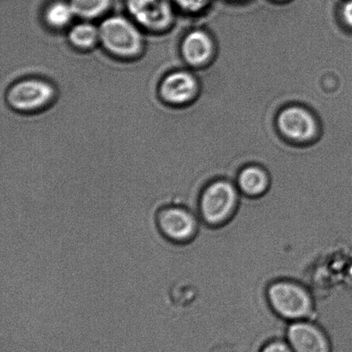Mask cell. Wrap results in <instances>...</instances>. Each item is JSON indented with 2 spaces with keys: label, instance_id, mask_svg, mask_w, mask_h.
Listing matches in <instances>:
<instances>
[{
  "label": "cell",
  "instance_id": "8",
  "mask_svg": "<svg viewBox=\"0 0 352 352\" xmlns=\"http://www.w3.org/2000/svg\"><path fill=\"white\" fill-rule=\"evenodd\" d=\"M279 129L291 139L305 141L316 133V122L305 110L292 107L286 109L278 116Z\"/></svg>",
  "mask_w": 352,
  "mask_h": 352
},
{
  "label": "cell",
  "instance_id": "7",
  "mask_svg": "<svg viewBox=\"0 0 352 352\" xmlns=\"http://www.w3.org/2000/svg\"><path fill=\"white\" fill-rule=\"evenodd\" d=\"M286 337L294 352H333L329 337L316 324L302 320L293 322Z\"/></svg>",
  "mask_w": 352,
  "mask_h": 352
},
{
  "label": "cell",
  "instance_id": "17",
  "mask_svg": "<svg viewBox=\"0 0 352 352\" xmlns=\"http://www.w3.org/2000/svg\"><path fill=\"white\" fill-rule=\"evenodd\" d=\"M342 16L348 25L352 27V0H348L342 7Z\"/></svg>",
  "mask_w": 352,
  "mask_h": 352
},
{
  "label": "cell",
  "instance_id": "11",
  "mask_svg": "<svg viewBox=\"0 0 352 352\" xmlns=\"http://www.w3.org/2000/svg\"><path fill=\"white\" fill-rule=\"evenodd\" d=\"M241 194L248 198H260L268 191L269 180L267 172L261 168L250 165L240 172L237 179Z\"/></svg>",
  "mask_w": 352,
  "mask_h": 352
},
{
  "label": "cell",
  "instance_id": "9",
  "mask_svg": "<svg viewBox=\"0 0 352 352\" xmlns=\"http://www.w3.org/2000/svg\"><path fill=\"white\" fill-rule=\"evenodd\" d=\"M197 90L195 79L188 72H171L163 79L160 85V94L167 103L182 105L195 96Z\"/></svg>",
  "mask_w": 352,
  "mask_h": 352
},
{
  "label": "cell",
  "instance_id": "6",
  "mask_svg": "<svg viewBox=\"0 0 352 352\" xmlns=\"http://www.w3.org/2000/svg\"><path fill=\"white\" fill-rule=\"evenodd\" d=\"M126 6L133 19L147 30H166L173 21L171 0H126Z\"/></svg>",
  "mask_w": 352,
  "mask_h": 352
},
{
  "label": "cell",
  "instance_id": "16",
  "mask_svg": "<svg viewBox=\"0 0 352 352\" xmlns=\"http://www.w3.org/2000/svg\"><path fill=\"white\" fill-rule=\"evenodd\" d=\"M260 352H294L288 342L280 340L269 341L261 347Z\"/></svg>",
  "mask_w": 352,
  "mask_h": 352
},
{
  "label": "cell",
  "instance_id": "12",
  "mask_svg": "<svg viewBox=\"0 0 352 352\" xmlns=\"http://www.w3.org/2000/svg\"><path fill=\"white\" fill-rule=\"evenodd\" d=\"M69 40L74 47L88 50L100 41L99 28L87 22L76 24L69 32Z\"/></svg>",
  "mask_w": 352,
  "mask_h": 352
},
{
  "label": "cell",
  "instance_id": "13",
  "mask_svg": "<svg viewBox=\"0 0 352 352\" xmlns=\"http://www.w3.org/2000/svg\"><path fill=\"white\" fill-rule=\"evenodd\" d=\"M74 16V10L69 1H54L45 10V20L48 25L56 29L67 26Z\"/></svg>",
  "mask_w": 352,
  "mask_h": 352
},
{
  "label": "cell",
  "instance_id": "2",
  "mask_svg": "<svg viewBox=\"0 0 352 352\" xmlns=\"http://www.w3.org/2000/svg\"><path fill=\"white\" fill-rule=\"evenodd\" d=\"M239 205V194L231 183L217 180L210 183L199 198L201 218L210 227L222 226L230 222Z\"/></svg>",
  "mask_w": 352,
  "mask_h": 352
},
{
  "label": "cell",
  "instance_id": "15",
  "mask_svg": "<svg viewBox=\"0 0 352 352\" xmlns=\"http://www.w3.org/2000/svg\"><path fill=\"white\" fill-rule=\"evenodd\" d=\"M182 10L188 12H197L205 8L210 0H173Z\"/></svg>",
  "mask_w": 352,
  "mask_h": 352
},
{
  "label": "cell",
  "instance_id": "10",
  "mask_svg": "<svg viewBox=\"0 0 352 352\" xmlns=\"http://www.w3.org/2000/svg\"><path fill=\"white\" fill-rule=\"evenodd\" d=\"M182 51L183 57L188 63L202 64L208 60L212 53V41L202 31H192L183 41Z\"/></svg>",
  "mask_w": 352,
  "mask_h": 352
},
{
  "label": "cell",
  "instance_id": "4",
  "mask_svg": "<svg viewBox=\"0 0 352 352\" xmlns=\"http://www.w3.org/2000/svg\"><path fill=\"white\" fill-rule=\"evenodd\" d=\"M155 223L165 240L179 246L192 242L198 236V220L184 206L172 203L162 206L156 213Z\"/></svg>",
  "mask_w": 352,
  "mask_h": 352
},
{
  "label": "cell",
  "instance_id": "14",
  "mask_svg": "<svg viewBox=\"0 0 352 352\" xmlns=\"http://www.w3.org/2000/svg\"><path fill=\"white\" fill-rule=\"evenodd\" d=\"M113 0H69L76 16L85 19L102 15L111 6Z\"/></svg>",
  "mask_w": 352,
  "mask_h": 352
},
{
  "label": "cell",
  "instance_id": "3",
  "mask_svg": "<svg viewBox=\"0 0 352 352\" xmlns=\"http://www.w3.org/2000/svg\"><path fill=\"white\" fill-rule=\"evenodd\" d=\"M99 32L103 46L117 56H136L142 50V36L139 29L126 17H108L99 27Z\"/></svg>",
  "mask_w": 352,
  "mask_h": 352
},
{
  "label": "cell",
  "instance_id": "1",
  "mask_svg": "<svg viewBox=\"0 0 352 352\" xmlns=\"http://www.w3.org/2000/svg\"><path fill=\"white\" fill-rule=\"evenodd\" d=\"M267 296L272 309L283 319L298 322L312 315L313 298L302 285L295 282H272L269 285Z\"/></svg>",
  "mask_w": 352,
  "mask_h": 352
},
{
  "label": "cell",
  "instance_id": "5",
  "mask_svg": "<svg viewBox=\"0 0 352 352\" xmlns=\"http://www.w3.org/2000/svg\"><path fill=\"white\" fill-rule=\"evenodd\" d=\"M54 96V86L40 79H27L16 82L7 93V101L20 112H33L47 105Z\"/></svg>",
  "mask_w": 352,
  "mask_h": 352
}]
</instances>
